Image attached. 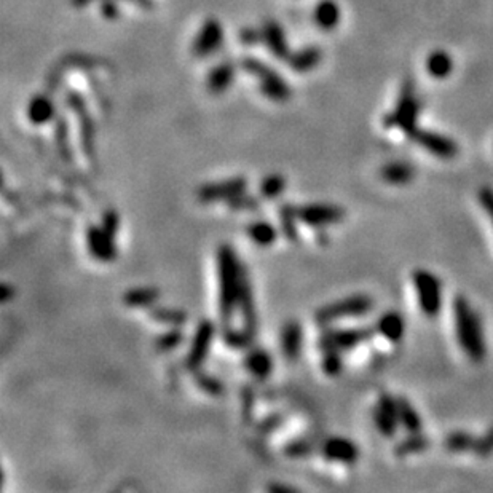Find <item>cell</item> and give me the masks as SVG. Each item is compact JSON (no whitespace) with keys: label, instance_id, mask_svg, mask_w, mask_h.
I'll list each match as a JSON object with an SVG mask.
<instances>
[{"label":"cell","instance_id":"4","mask_svg":"<svg viewBox=\"0 0 493 493\" xmlns=\"http://www.w3.org/2000/svg\"><path fill=\"white\" fill-rule=\"evenodd\" d=\"M372 307H374V302H372L369 296L355 294V296H350L347 298H342V301L319 308L316 312V321L321 324H329L343 318L363 316V314L372 310Z\"/></svg>","mask_w":493,"mask_h":493},{"label":"cell","instance_id":"1","mask_svg":"<svg viewBox=\"0 0 493 493\" xmlns=\"http://www.w3.org/2000/svg\"><path fill=\"white\" fill-rule=\"evenodd\" d=\"M454 318L458 343L460 347L463 348L466 356H468L471 361H474V363L484 361L487 355V347L484 342L481 318L463 296L455 297Z\"/></svg>","mask_w":493,"mask_h":493},{"label":"cell","instance_id":"35","mask_svg":"<svg viewBox=\"0 0 493 493\" xmlns=\"http://www.w3.org/2000/svg\"><path fill=\"white\" fill-rule=\"evenodd\" d=\"M473 452L479 457H489L493 454V427L487 431L484 436L477 438Z\"/></svg>","mask_w":493,"mask_h":493},{"label":"cell","instance_id":"5","mask_svg":"<svg viewBox=\"0 0 493 493\" xmlns=\"http://www.w3.org/2000/svg\"><path fill=\"white\" fill-rule=\"evenodd\" d=\"M412 280L422 312L428 318H434L442 303V291H440L442 287H440L439 278L428 270H417L413 271Z\"/></svg>","mask_w":493,"mask_h":493},{"label":"cell","instance_id":"37","mask_svg":"<svg viewBox=\"0 0 493 493\" xmlns=\"http://www.w3.org/2000/svg\"><path fill=\"white\" fill-rule=\"evenodd\" d=\"M479 203L481 206L485 209V213L489 214V217L493 222V190L490 187H482L479 192Z\"/></svg>","mask_w":493,"mask_h":493},{"label":"cell","instance_id":"14","mask_svg":"<svg viewBox=\"0 0 493 493\" xmlns=\"http://www.w3.org/2000/svg\"><path fill=\"white\" fill-rule=\"evenodd\" d=\"M323 454L328 460L340 463H355L358 460L359 450L350 439L330 438L323 445Z\"/></svg>","mask_w":493,"mask_h":493},{"label":"cell","instance_id":"25","mask_svg":"<svg viewBox=\"0 0 493 493\" xmlns=\"http://www.w3.org/2000/svg\"><path fill=\"white\" fill-rule=\"evenodd\" d=\"M428 72L431 73L434 78H444L452 72L454 62L452 57L445 51H434L433 55H429L427 62Z\"/></svg>","mask_w":493,"mask_h":493},{"label":"cell","instance_id":"24","mask_svg":"<svg viewBox=\"0 0 493 493\" xmlns=\"http://www.w3.org/2000/svg\"><path fill=\"white\" fill-rule=\"evenodd\" d=\"M159 291L154 289V287H138V289L128 291L123 296L125 305L139 308V307H149L152 303L156 302L159 298Z\"/></svg>","mask_w":493,"mask_h":493},{"label":"cell","instance_id":"26","mask_svg":"<svg viewBox=\"0 0 493 493\" xmlns=\"http://www.w3.org/2000/svg\"><path fill=\"white\" fill-rule=\"evenodd\" d=\"M248 233L251 240L259 246H270L276 241V228L271 224L264 222V220L251 224Z\"/></svg>","mask_w":493,"mask_h":493},{"label":"cell","instance_id":"32","mask_svg":"<svg viewBox=\"0 0 493 493\" xmlns=\"http://www.w3.org/2000/svg\"><path fill=\"white\" fill-rule=\"evenodd\" d=\"M280 219H281V222H283V232H285V235L287 238H289L291 241H296L297 240V230H296V225H294V222H296V209H294L292 206H285L283 209H280Z\"/></svg>","mask_w":493,"mask_h":493},{"label":"cell","instance_id":"16","mask_svg":"<svg viewBox=\"0 0 493 493\" xmlns=\"http://www.w3.org/2000/svg\"><path fill=\"white\" fill-rule=\"evenodd\" d=\"M281 347L283 353L289 361H296L298 358L302 348V328L297 321L285 324L281 332Z\"/></svg>","mask_w":493,"mask_h":493},{"label":"cell","instance_id":"17","mask_svg":"<svg viewBox=\"0 0 493 493\" xmlns=\"http://www.w3.org/2000/svg\"><path fill=\"white\" fill-rule=\"evenodd\" d=\"M377 332L384 335L385 339L390 342H400L404 337V330H406V324H404L402 316L397 312H388L382 316L375 324Z\"/></svg>","mask_w":493,"mask_h":493},{"label":"cell","instance_id":"13","mask_svg":"<svg viewBox=\"0 0 493 493\" xmlns=\"http://www.w3.org/2000/svg\"><path fill=\"white\" fill-rule=\"evenodd\" d=\"M222 39H224V33H222V28H220V24L217 21L209 19L203 24L201 30L198 33L195 44H193V50H195V53L198 56L211 55L220 48Z\"/></svg>","mask_w":493,"mask_h":493},{"label":"cell","instance_id":"31","mask_svg":"<svg viewBox=\"0 0 493 493\" xmlns=\"http://www.w3.org/2000/svg\"><path fill=\"white\" fill-rule=\"evenodd\" d=\"M152 318L163 324H168V326H174V328L182 326L187 319L186 313L181 310H171V308H159V310L152 312Z\"/></svg>","mask_w":493,"mask_h":493},{"label":"cell","instance_id":"22","mask_svg":"<svg viewBox=\"0 0 493 493\" xmlns=\"http://www.w3.org/2000/svg\"><path fill=\"white\" fill-rule=\"evenodd\" d=\"M246 367L257 379H265L271 372V358L264 350L251 351L246 358Z\"/></svg>","mask_w":493,"mask_h":493},{"label":"cell","instance_id":"30","mask_svg":"<svg viewBox=\"0 0 493 493\" xmlns=\"http://www.w3.org/2000/svg\"><path fill=\"white\" fill-rule=\"evenodd\" d=\"M319 60H321V51H319L318 48H313L312 46V48H305V50L298 51V53L294 56L291 66L296 71H301V72L310 71L318 64Z\"/></svg>","mask_w":493,"mask_h":493},{"label":"cell","instance_id":"9","mask_svg":"<svg viewBox=\"0 0 493 493\" xmlns=\"http://www.w3.org/2000/svg\"><path fill=\"white\" fill-rule=\"evenodd\" d=\"M409 138L415 144L423 147L424 150H428L429 154L439 156V159H452L458 152V147L454 139L434 133V131L415 129Z\"/></svg>","mask_w":493,"mask_h":493},{"label":"cell","instance_id":"29","mask_svg":"<svg viewBox=\"0 0 493 493\" xmlns=\"http://www.w3.org/2000/svg\"><path fill=\"white\" fill-rule=\"evenodd\" d=\"M264 37H265L267 44H269V46H270V50L274 51V55H276V56L287 55L286 39H285V35H283V30L280 26L275 23L267 24L264 29Z\"/></svg>","mask_w":493,"mask_h":493},{"label":"cell","instance_id":"28","mask_svg":"<svg viewBox=\"0 0 493 493\" xmlns=\"http://www.w3.org/2000/svg\"><path fill=\"white\" fill-rule=\"evenodd\" d=\"M233 80V69L228 64H222L214 67L211 75L208 78L209 88L214 93H222L230 87V83Z\"/></svg>","mask_w":493,"mask_h":493},{"label":"cell","instance_id":"23","mask_svg":"<svg viewBox=\"0 0 493 493\" xmlns=\"http://www.w3.org/2000/svg\"><path fill=\"white\" fill-rule=\"evenodd\" d=\"M429 447V439L422 434V431L418 433H411V436L402 439L400 444L395 447V454L397 457H409V455L413 454H420L423 450H427Z\"/></svg>","mask_w":493,"mask_h":493},{"label":"cell","instance_id":"39","mask_svg":"<svg viewBox=\"0 0 493 493\" xmlns=\"http://www.w3.org/2000/svg\"><path fill=\"white\" fill-rule=\"evenodd\" d=\"M310 450L312 447L307 442H296L291 449H287V454H289L291 457H302V455L310 454Z\"/></svg>","mask_w":493,"mask_h":493},{"label":"cell","instance_id":"15","mask_svg":"<svg viewBox=\"0 0 493 493\" xmlns=\"http://www.w3.org/2000/svg\"><path fill=\"white\" fill-rule=\"evenodd\" d=\"M114 237L104 230L102 227H90L87 232V241L88 248H90L91 254L99 260H112L115 257V244Z\"/></svg>","mask_w":493,"mask_h":493},{"label":"cell","instance_id":"8","mask_svg":"<svg viewBox=\"0 0 493 493\" xmlns=\"http://www.w3.org/2000/svg\"><path fill=\"white\" fill-rule=\"evenodd\" d=\"M244 66L248 67V71L251 73H254L260 78V87L262 91H264L267 96L270 99H274V101H286L287 98H289V88H287L286 82L283 80L281 77H278L276 73L270 69V67H267L262 64L259 61H246Z\"/></svg>","mask_w":493,"mask_h":493},{"label":"cell","instance_id":"19","mask_svg":"<svg viewBox=\"0 0 493 493\" xmlns=\"http://www.w3.org/2000/svg\"><path fill=\"white\" fill-rule=\"evenodd\" d=\"M314 21H316L319 28L334 29L340 21L339 5L334 0H323L314 8Z\"/></svg>","mask_w":493,"mask_h":493},{"label":"cell","instance_id":"3","mask_svg":"<svg viewBox=\"0 0 493 493\" xmlns=\"http://www.w3.org/2000/svg\"><path fill=\"white\" fill-rule=\"evenodd\" d=\"M422 102L418 101L412 82L404 83L396 109L385 117L386 128H400L407 138L417 129V118L420 115Z\"/></svg>","mask_w":493,"mask_h":493},{"label":"cell","instance_id":"7","mask_svg":"<svg viewBox=\"0 0 493 493\" xmlns=\"http://www.w3.org/2000/svg\"><path fill=\"white\" fill-rule=\"evenodd\" d=\"M296 209L297 220L310 227H326L343 219L345 211L335 204H305Z\"/></svg>","mask_w":493,"mask_h":493},{"label":"cell","instance_id":"10","mask_svg":"<svg viewBox=\"0 0 493 493\" xmlns=\"http://www.w3.org/2000/svg\"><path fill=\"white\" fill-rule=\"evenodd\" d=\"M374 423L380 434L386 438H391L396 433L397 424H400V413H397V401L395 397L386 395H380L379 402L374 409Z\"/></svg>","mask_w":493,"mask_h":493},{"label":"cell","instance_id":"20","mask_svg":"<svg viewBox=\"0 0 493 493\" xmlns=\"http://www.w3.org/2000/svg\"><path fill=\"white\" fill-rule=\"evenodd\" d=\"M397 401V413H400V423L409 433H418L422 431L423 422L418 412L413 409L411 401L406 397H396Z\"/></svg>","mask_w":493,"mask_h":493},{"label":"cell","instance_id":"11","mask_svg":"<svg viewBox=\"0 0 493 493\" xmlns=\"http://www.w3.org/2000/svg\"><path fill=\"white\" fill-rule=\"evenodd\" d=\"M246 190V179L243 177H235L222 182H214L209 186H203L198 192V197L204 203L211 201H230L233 198L243 195Z\"/></svg>","mask_w":493,"mask_h":493},{"label":"cell","instance_id":"33","mask_svg":"<svg viewBox=\"0 0 493 493\" xmlns=\"http://www.w3.org/2000/svg\"><path fill=\"white\" fill-rule=\"evenodd\" d=\"M283 190H285V179L278 174L265 177L264 182H262V186H260L262 195L267 198H275L280 195V193H283Z\"/></svg>","mask_w":493,"mask_h":493},{"label":"cell","instance_id":"12","mask_svg":"<svg viewBox=\"0 0 493 493\" xmlns=\"http://www.w3.org/2000/svg\"><path fill=\"white\" fill-rule=\"evenodd\" d=\"M214 337V326L213 323L209 321H201L200 326H198L195 332V339H193V343L188 351L187 356V366L190 369H197L200 367V364L206 359L209 347H211Z\"/></svg>","mask_w":493,"mask_h":493},{"label":"cell","instance_id":"2","mask_svg":"<svg viewBox=\"0 0 493 493\" xmlns=\"http://www.w3.org/2000/svg\"><path fill=\"white\" fill-rule=\"evenodd\" d=\"M219 280H220V314L227 324L232 313L238 307L241 292L246 280L244 270L241 269L238 257L230 246L219 249Z\"/></svg>","mask_w":493,"mask_h":493},{"label":"cell","instance_id":"27","mask_svg":"<svg viewBox=\"0 0 493 493\" xmlns=\"http://www.w3.org/2000/svg\"><path fill=\"white\" fill-rule=\"evenodd\" d=\"M477 438L466 431H454L450 433L444 440V447L449 452H469L474 449Z\"/></svg>","mask_w":493,"mask_h":493},{"label":"cell","instance_id":"34","mask_svg":"<svg viewBox=\"0 0 493 493\" xmlns=\"http://www.w3.org/2000/svg\"><path fill=\"white\" fill-rule=\"evenodd\" d=\"M323 369L329 375H335L342 370V356H340V351H324Z\"/></svg>","mask_w":493,"mask_h":493},{"label":"cell","instance_id":"21","mask_svg":"<svg viewBox=\"0 0 493 493\" xmlns=\"http://www.w3.org/2000/svg\"><path fill=\"white\" fill-rule=\"evenodd\" d=\"M55 107L53 102L50 101L46 96H35L33 101L29 102L28 107V117L34 125H44L53 117Z\"/></svg>","mask_w":493,"mask_h":493},{"label":"cell","instance_id":"38","mask_svg":"<svg viewBox=\"0 0 493 493\" xmlns=\"http://www.w3.org/2000/svg\"><path fill=\"white\" fill-rule=\"evenodd\" d=\"M198 385H200L204 391L213 393V395H219L220 393V384L216 379H213V377H200V379H198Z\"/></svg>","mask_w":493,"mask_h":493},{"label":"cell","instance_id":"6","mask_svg":"<svg viewBox=\"0 0 493 493\" xmlns=\"http://www.w3.org/2000/svg\"><path fill=\"white\" fill-rule=\"evenodd\" d=\"M375 332V328L328 330V332L323 334L321 340H319V347H321L323 351H347L364 343L366 340H369Z\"/></svg>","mask_w":493,"mask_h":493},{"label":"cell","instance_id":"36","mask_svg":"<svg viewBox=\"0 0 493 493\" xmlns=\"http://www.w3.org/2000/svg\"><path fill=\"white\" fill-rule=\"evenodd\" d=\"M181 340H182V334L179 330H171V332L161 335L159 342H156V347L160 350H171L174 348L176 345H179Z\"/></svg>","mask_w":493,"mask_h":493},{"label":"cell","instance_id":"18","mask_svg":"<svg viewBox=\"0 0 493 493\" xmlns=\"http://www.w3.org/2000/svg\"><path fill=\"white\" fill-rule=\"evenodd\" d=\"M380 174L382 179L386 181L388 183L402 186V183H407L413 179L415 170H413L412 165L406 163V161H393V163H388L386 166L382 168Z\"/></svg>","mask_w":493,"mask_h":493}]
</instances>
